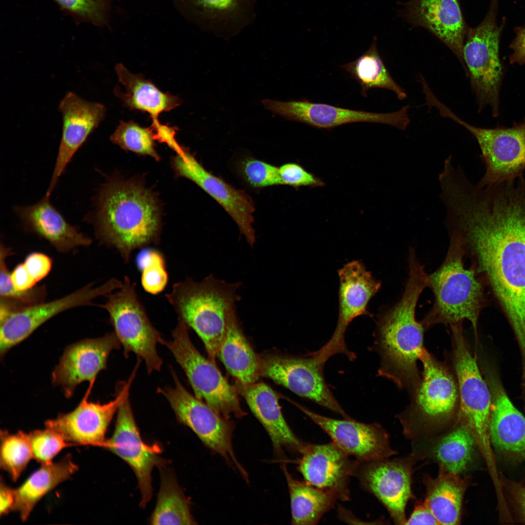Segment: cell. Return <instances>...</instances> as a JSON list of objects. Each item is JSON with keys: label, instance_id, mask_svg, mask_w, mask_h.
I'll list each match as a JSON object with an SVG mask.
<instances>
[{"label": "cell", "instance_id": "6da1fadb", "mask_svg": "<svg viewBox=\"0 0 525 525\" xmlns=\"http://www.w3.org/2000/svg\"><path fill=\"white\" fill-rule=\"evenodd\" d=\"M446 226L489 285L525 354V178L465 193L450 208Z\"/></svg>", "mask_w": 525, "mask_h": 525}, {"label": "cell", "instance_id": "7a4b0ae2", "mask_svg": "<svg viewBox=\"0 0 525 525\" xmlns=\"http://www.w3.org/2000/svg\"><path fill=\"white\" fill-rule=\"evenodd\" d=\"M409 276L401 298L377 322L372 350L380 358L377 376L393 382L410 395L421 378L418 362L425 331L415 316L419 298L428 287V274L415 256L408 259Z\"/></svg>", "mask_w": 525, "mask_h": 525}, {"label": "cell", "instance_id": "3957f363", "mask_svg": "<svg viewBox=\"0 0 525 525\" xmlns=\"http://www.w3.org/2000/svg\"><path fill=\"white\" fill-rule=\"evenodd\" d=\"M97 236L116 249L126 263L132 252L159 242V211L154 196L132 181H112L98 197L94 220Z\"/></svg>", "mask_w": 525, "mask_h": 525}, {"label": "cell", "instance_id": "277c9868", "mask_svg": "<svg viewBox=\"0 0 525 525\" xmlns=\"http://www.w3.org/2000/svg\"><path fill=\"white\" fill-rule=\"evenodd\" d=\"M241 285L240 282H228L210 274L199 281L187 278L175 283L165 294L178 318L196 332L214 363L228 319L236 313Z\"/></svg>", "mask_w": 525, "mask_h": 525}, {"label": "cell", "instance_id": "5b68a950", "mask_svg": "<svg viewBox=\"0 0 525 525\" xmlns=\"http://www.w3.org/2000/svg\"><path fill=\"white\" fill-rule=\"evenodd\" d=\"M421 378L409 395L410 402L397 415L404 435L414 442L435 437L457 420L459 397L455 377L446 361L425 348L420 355Z\"/></svg>", "mask_w": 525, "mask_h": 525}, {"label": "cell", "instance_id": "8992f818", "mask_svg": "<svg viewBox=\"0 0 525 525\" xmlns=\"http://www.w3.org/2000/svg\"><path fill=\"white\" fill-rule=\"evenodd\" d=\"M450 235L445 258L434 272L428 275V287L434 301L420 322L425 331L438 324L450 326L467 320L477 336V324L484 302L482 283L472 267H465V252L459 239Z\"/></svg>", "mask_w": 525, "mask_h": 525}, {"label": "cell", "instance_id": "52a82bcc", "mask_svg": "<svg viewBox=\"0 0 525 525\" xmlns=\"http://www.w3.org/2000/svg\"><path fill=\"white\" fill-rule=\"evenodd\" d=\"M451 348L446 362L455 377L459 397L458 418L473 438L488 467L495 466L490 436L491 398L475 354L463 330V322L449 326Z\"/></svg>", "mask_w": 525, "mask_h": 525}, {"label": "cell", "instance_id": "ba28073f", "mask_svg": "<svg viewBox=\"0 0 525 525\" xmlns=\"http://www.w3.org/2000/svg\"><path fill=\"white\" fill-rule=\"evenodd\" d=\"M440 115L464 127L476 140L485 164V173L477 185L482 188L512 182L525 171V121L511 127L485 128L466 122L437 97L431 101Z\"/></svg>", "mask_w": 525, "mask_h": 525}, {"label": "cell", "instance_id": "9c48e42d", "mask_svg": "<svg viewBox=\"0 0 525 525\" xmlns=\"http://www.w3.org/2000/svg\"><path fill=\"white\" fill-rule=\"evenodd\" d=\"M189 329L178 318L173 339H163L161 344L169 350L184 370L197 398L228 420L232 416H245L235 386L228 382L214 362L199 353L189 337Z\"/></svg>", "mask_w": 525, "mask_h": 525}, {"label": "cell", "instance_id": "30bf717a", "mask_svg": "<svg viewBox=\"0 0 525 525\" xmlns=\"http://www.w3.org/2000/svg\"><path fill=\"white\" fill-rule=\"evenodd\" d=\"M106 296L105 304L98 306L108 313L125 358L133 352L144 360L148 373L159 371L162 360L157 345L163 339L151 324L138 298L135 283L125 276L121 287Z\"/></svg>", "mask_w": 525, "mask_h": 525}, {"label": "cell", "instance_id": "8fae6325", "mask_svg": "<svg viewBox=\"0 0 525 525\" xmlns=\"http://www.w3.org/2000/svg\"><path fill=\"white\" fill-rule=\"evenodd\" d=\"M175 386L158 388L177 420L187 426L208 447L222 456L245 480L247 474L236 457L232 443L233 425L207 404L190 394L172 369Z\"/></svg>", "mask_w": 525, "mask_h": 525}, {"label": "cell", "instance_id": "7c38bea8", "mask_svg": "<svg viewBox=\"0 0 525 525\" xmlns=\"http://www.w3.org/2000/svg\"><path fill=\"white\" fill-rule=\"evenodd\" d=\"M500 34L494 16L490 14L478 26L468 28L463 50L465 71L476 95L479 109L490 105L495 116L498 113L503 76L499 55Z\"/></svg>", "mask_w": 525, "mask_h": 525}, {"label": "cell", "instance_id": "4fadbf2b", "mask_svg": "<svg viewBox=\"0 0 525 525\" xmlns=\"http://www.w3.org/2000/svg\"><path fill=\"white\" fill-rule=\"evenodd\" d=\"M418 459L412 452L405 457L393 459L356 460L353 476L382 504L397 525H405L407 503L414 498L412 477L413 466Z\"/></svg>", "mask_w": 525, "mask_h": 525}, {"label": "cell", "instance_id": "5bb4252c", "mask_svg": "<svg viewBox=\"0 0 525 525\" xmlns=\"http://www.w3.org/2000/svg\"><path fill=\"white\" fill-rule=\"evenodd\" d=\"M260 358L261 377L271 379L344 419H351L326 383L323 373L325 363L311 353L304 356L271 354Z\"/></svg>", "mask_w": 525, "mask_h": 525}, {"label": "cell", "instance_id": "9a60e30c", "mask_svg": "<svg viewBox=\"0 0 525 525\" xmlns=\"http://www.w3.org/2000/svg\"><path fill=\"white\" fill-rule=\"evenodd\" d=\"M338 276L339 313L336 328L328 342L314 352L325 363L337 354H344L350 360L355 358L354 354L347 347L345 341L346 331L353 319L360 315H370L367 310L368 305L381 286V283L359 261H353L345 264L338 270Z\"/></svg>", "mask_w": 525, "mask_h": 525}, {"label": "cell", "instance_id": "2e32d148", "mask_svg": "<svg viewBox=\"0 0 525 525\" xmlns=\"http://www.w3.org/2000/svg\"><path fill=\"white\" fill-rule=\"evenodd\" d=\"M122 285V281L114 278L97 287L88 284L58 299L25 308L0 317L1 357L57 314L74 307L92 305L95 298L106 296Z\"/></svg>", "mask_w": 525, "mask_h": 525}, {"label": "cell", "instance_id": "e0dca14e", "mask_svg": "<svg viewBox=\"0 0 525 525\" xmlns=\"http://www.w3.org/2000/svg\"><path fill=\"white\" fill-rule=\"evenodd\" d=\"M262 103L266 109L286 120L320 129L331 130L348 123L367 122L387 124L404 130L410 122L408 105L394 112L380 113L314 103L305 99L287 102L267 99Z\"/></svg>", "mask_w": 525, "mask_h": 525}, {"label": "cell", "instance_id": "ac0fdd59", "mask_svg": "<svg viewBox=\"0 0 525 525\" xmlns=\"http://www.w3.org/2000/svg\"><path fill=\"white\" fill-rule=\"evenodd\" d=\"M138 368L135 367L127 382L117 385L116 396L113 400L105 404L88 402V399L94 385L90 383L85 396L73 411L47 420L45 422V427L56 431L72 445L101 446L105 440V434L113 416L129 396Z\"/></svg>", "mask_w": 525, "mask_h": 525}, {"label": "cell", "instance_id": "d6986e66", "mask_svg": "<svg viewBox=\"0 0 525 525\" xmlns=\"http://www.w3.org/2000/svg\"><path fill=\"white\" fill-rule=\"evenodd\" d=\"M480 364L491 394L490 436L492 447L510 462L525 461V417L511 401L495 367L482 359Z\"/></svg>", "mask_w": 525, "mask_h": 525}, {"label": "cell", "instance_id": "ffe728a7", "mask_svg": "<svg viewBox=\"0 0 525 525\" xmlns=\"http://www.w3.org/2000/svg\"><path fill=\"white\" fill-rule=\"evenodd\" d=\"M294 403L341 449L358 461L383 460L397 454L390 446L388 433L377 422L365 423L352 418L332 419Z\"/></svg>", "mask_w": 525, "mask_h": 525}, {"label": "cell", "instance_id": "44dd1931", "mask_svg": "<svg viewBox=\"0 0 525 525\" xmlns=\"http://www.w3.org/2000/svg\"><path fill=\"white\" fill-rule=\"evenodd\" d=\"M104 447L126 462L135 472L141 494L140 506L144 507L152 495V471L162 464L157 447L142 440L127 397L117 411L115 430L112 437L102 444Z\"/></svg>", "mask_w": 525, "mask_h": 525}, {"label": "cell", "instance_id": "7402d4cb", "mask_svg": "<svg viewBox=\"0 0 525 525\" xmlns=\"http://www.w3.org/2000/svg\"><path fill=\"white\" fill-rule=\"evenodd\" d=\"M174 164L179 175L196 184L225 210L252 247L256 242L253 228L255 208L250 196L209 172L184 150L177 154Z\"/></svg>", "mask_w": 525, "mask_h": 525}, {"label": "cell", "instance_id": "603a6c76", "mask_svg": "<svg viewBox=\"0 0 525 525\" xmlns=\"http://www.w3.org/2000/svg\"><path fill=\"white\" fill-rule=\"evenodd\" d=\"M121 345L115 333L111 332L69 346L52 372V383L61 387L66 397H71L81 383H94L98 374L106 368L111 352Z\"/></svg>", "mask_w": 525, "mask_h": 525}, {"label": "cell", "instance_id": "cb8c5ba5", "mask_svg": "<svg viewBox=\"0 0 525 525\" xmlns=\"http://www.w3.org/2000/svg\"><path fill=\"white\" fill-rule=\"evenodd\" d=\"M62 132L54 171L46 195L50 196L72 157L104 120L106 108L88 101L73 91L67 92L59 103Z\"/></svg>", "mask_w": 525, "mask_h": 525}, {"label": "cell", "instance_id": "d4e9b609", "mask_svg": "<svg viewBox=\"0 0 525 525\" xmlns=\"http://www.w3.org/2000/svg\"><path fill=\"white\" fill-rule=\"evenodd\" d=\"M298 469L311 485L333 494L342 501L350 499L349 483L356 460L333 441L322 444L306 443Z\"/></svg>", "mask_w": 525, "mask_h": 525}, {"label": "cell", "instance_id": "484cf974", "mask_svg": "<svg viewBox=\"0 0 525 525\" xmlns=\"http://www.w3.org/2000/svg\"><path fill=\"white\" fill-rule=\"evenodd\" d=\"M404 13L408 22L427 29L445 44L465 70L463 50L467 27L458 0H410Z\"/></svg>", "mask_w": 525, "mask_h": 525}, {"label": "cell", "instance_id": "4316f807", "mask_svg": "<svg viewBox=\"0 0 525 525\" xmlns=\"http://www.w3.org/2000/svg\"><path fill=\"white\" fill-rule=\"evenodd\" d=\"M235 387L265 429L276 453L281 454L287 450L300 454L306 442L296 436L288 425L274 390L262 382L243 384L236 381Z\"/></svg>", "mask_w": 525, "mask_h": 525}, {"label": "cell", "instance_id": "83f0119b", "mask_svg": "<svg viewBox=\"0 0 525 525\" xmlns=\"http://www.w3.org/2000/svg\"><path fill=\"white\" fill-rule=\"evenodd\" d=\"M418 441L424 444V449L413 452L419 459L428 458L437 463L439 469L460 475L471 468L478 449L473 438L458 416L446 431Z\"/></svg>", "mask_w": 525, "mask_h": 525}, {"label": "cell", "instance_id": "f1b7e54d", "mask_svg": "<svg viewBox=\"0 0 525 525\" xmlns=\"http://www.w3.org/2000/svg\"><path fill=\"white\" fill-rule=\"evenodd\" d=\"M49 197L45 195L35 204L16 209L24 224L59 252H67L89 245L91 239L69 224L52 206Z\"/></svg>", "mask_w": 525, "mask_h": 525}, {"label": "cell", "instance_id": "f546056e", "mask_svg": "<svg viewBox=\"0 0 525 525\" xmlns=\"http://www.w3.org/2000/svg\"><path fill=\"white\" fill-rule=\"evenodd\" d=\"M115 71L123 89L117 86L114 94L124 106L149 114L152 120L181 104L178 96L161 91L151 80L141 74L131 72L123 64L118 63Z\"/></svg>", "mask_w": 525, "mask_h": 525}, {"label": "cell", "instance_id": "4dcf8cb0", "mask_svg": "<svg viewBox=\"0 0 525 525\" xmlns=\"http://www.w3.org/2000/svg\"><path fill=\"white\" fill-rule=\"evenodd\" d=\"M424 503L439 525H458L461 518L464 496L469 486V478L439 469L438 475H424Z\"/></svg>", "mask_w": 525, "mask_h": 525}, {"label": "cell", "instance_id": "1f68e13d", "mask_svg": "<svg viewBox=\"0 0 525 525\" xmlns=\"http://www.w3.org/2000/svg\"><path fill=\"white\" fill-rule=\"evenodd\" d=\"M78 466L69 455L59 461L42 464L20 486L15 489L13 510L26 521L36 504L59 484L78 471Z\"/></svg>", "mask_w": 525, "mask_h": 525}, {"label": "cell", "instance_id": "d6a6232c", "mask_svg": "<svg viewBox=\"0 0 525 525\" xmlns=\"http://www.w3.org/2000/svg\"><path fill=\"white\" fill-rule=\"evenodd\" d=\"M228 372L243 384L257 382L260 376V358L245 336L236 313L229 318L218 355Z\"/></svg>", "mask_w": 525, "mask_h": 525}, {"label": "cell", "instance_id": "836d02e7", "mask_svg": "<svg viewBox=\"0 0 525 525\" xmlns=\"http://www.w3.org/2000/svg\"><path fill=\"white\" fill-rule=\"evenodd\" d=\"M282 468L290 494L292 524H317L323 516L333 508L337 497L305 481L293 478L285 465Z\"/></svg>", "mask_w": 525, "mask_h": 525}, {"label": "cell", "instance_id": "e575fe53", "mask_svg": "<svg viewBox=\"0 0 525 525\" xmlns=\"http://www.w3.org/2000/svg\"><path fill=\"white\" fill-rule=\"evenodd\" d=\"M376 39L369 49L355 60L345 64V70L361 87V94L367 97V91L379 88L391 90L400 100L406 98L405 89L394 80L378 51Z\"/></svg>", "mask_w": 525, "mask_h": 525}, {"label": "cell", "instance_id": "d590c367", "mask_svg": "<svg viewBox=\"0 0 525 525\" xmlns=\"http://www.w3.org/2000/svg\"><path fill=\"white\" fill-rule=\"evenodd\" d=\"M153 525H193L189 503L175 479L163 473L157 503L151 518Z\"/></svg>", "mask_w": 525, "mask_h": 525}, {"label": "cell", "instance_id": "8d00e7d4", "mask_svg": "<svg viewBox=\"0 0 525 525\" xmlns=\"http://www.w3.org/2000/svg\"><path fill=\"white\" fill-rule=\"evenodd\" d=\"M214 31H237L245 25L253 0H190Z\"/></svg>", "mask_w": 525, "mask_h": 525}, {"label": "cell", "instance_id": "74e56055", "mask_svg": "<svg viewBox=\"0 0 525 525\" xmlns=\"http://www.w3.org/2000/svg\"><path fill=\"white\" fill-rule=\"evenodd\" d=\"M0 466L16 481L34 458L29 435L22 431L0 432Z\"/></svg>", "mask_w": 525, "mask_h": 525}, {"label": "cell", "instance_id": "f35d334b", "mask_svg": "<svg viewBox=\"0 0 525 525\" xmlns=\"http://www.w3.org/2000/svg\"><path fill=\"white\" fill-rule=\"evenodd\" d=\"M110 140L124 149L158 158L151 127H142L133 121H122L110 136Z\"/></svg>", "mask_w": 525, "mask_h": 525}, {"label": "cell", "instance_id": "ab89813d", "mask_svg": "<svg viewBox=\"0 0 525 525\" xmlns=\"http://www.w3.org/2000/svg\"><path fill=\"white\" fill-rule=\"evenodd\" d=\"M141 272V284L145 292L158 295L166 288L169 280L166 260L163 254L154 248H144L137 258Z\"/></svg>", "mask_w": 525, "mask_h": 525}, {"label": "cell", "instance_id": "60d3db41", "mask_svg": "<svg viewBox=\"0 0 525 525\" xmlns=\"http://www.w3.org/2000/svg\"><path fill=\"white\" fill-rule=\"evenodd\" d=\"M12 253L11 249L1 244L0 249V298L11 301L19 309L42 303L47 295L44 286L34 287L24 291L16 290L12 284L6 259Z\"/></svg>", "mask_w": 525, "mask_h": 525}, {"label": "cell", "instance_id": "b9f144b4", "mask_svg": "<svg viewBox=\"0 0 525 525\" xmlns=\"http://www.w3.org/2000/svg\"><path fill=\"white\" fill-rule=\"evenodd\" d=\"M28 435L33 458L41 465L52 462L53 458L61 450L72 445L56 431L48 427L34 430Z\"/></svg>", "mask_w": 525, "mask_h": 525}, {"label": "cell", "instance_id": "7bdbcfd3", "mask_svg": "<svg viewBox=\"0 0 525 525\" xmlns=\"http://www.w3.org/2000/svg\"><path fill=\"white\" fill-rule=\"evenodd\" d=\"M240 171L252 187L264 188L282 185L279 167L255 158H246L240 164Z\"/></svg>", "mask_w": 525, "mask_h": 525}, {"label": "cell", "instance_id": "ee69618b", "mask_svg": "<svg viewBox=\"0 0 525 525\" xmlns=\"http://www.w3.org/2000/svg\"><path fill=\"white\" fill-rule=\"evenodd\" d=\"M68 11L96 24L105 19L103 0H55Z\"/></svg>", "mask_w": 525, "mask_h": 525}, {"label": "cell", "instance_id": "f6af8a7d", "mask_svg": "<svg viewBox=\"0 0 525 525\" xmlns=\"http://www.w3.org/2000/svg\"><path fill=\"white\" fill-rule=\"evenodd\" d=\"M279 171L282 185L295 188L324 185V182L320 178L296 163L284 164L279 167Z\"/></svg>", "mask_w": 525, "mask_h": 525}, {"label": "cell", "instance_id": "bcb514c9", "mask_svg": "<svg viewBox=\"0 0 525 525\" xmlns=\"http://www.w3.org/2000/svg\"><path fill=\"white\" fill-rule=\"evenodd\" d=\"M499 480L517 520L525 524V485L508 479L502 475Z\"/></svg>", "mask_w": 525, "mask_h": 525}, {"label": "cell", "instance_id": "7dc6e473", "mask_svg": "<svg viewBox=\"0 0 525 525\" xmlns=\"http://www.w3.org/2000/svg\"><path fill=\"white\" fill-rule=\"evenodd\" d=\"M28 272L38 282L46 277L52 266L51 259L40 252H33L28 255L23 262Z\"/></svg>", "mask_w": 525, "mask_h": 525}, {"label": "cell", "instance_id": "c3c4849f", "mask_svg": "<svg viewBox=\"0 0 525 525\" xmlns=\"http://www.w3.org/2000/svg\"><path fill=\"white\" fill-rule=\"evenodd\" d=\"M151 128L155 140L166 143L177 153L183 151L175 140V136L177 129L161 123L158 120H152Z\"/></svg>", "mask_w": 525, "mask_h": 525}, {"label": "cell", "instance_id": "681fc988", "mask_svg": "<svg viewBox=\"0 0 525 525\" xmlns=\"http://www.w3.org/2000/svg\"><path fill=\"white\" fill-rule=\"evenodd\" d=\"M10 278L14 288L18 291L30 290L35 287L37 283L28 272L23 262L17 265L10 273Z\"/></svg>", "mask_w": 525, "mask_h": 525}, {"label": "cell", "instance_id": "f907efd6", "mask_svg": "<svg viewBox=\"0 0 525 525\" xmlns=\"http://www.w3.org/2000/svg\"><path fill=\"white\" fill-rule=\"evenodd\" d=\"M439 525L434 514L424 502H418L407 519L405 525Z\"/></svg>", "mask_w": 525, "mask_h": 525}, {"label": "cell", "instance_id": "816d5d0a", "mask_svg": "<svg viewBox=\"0 0 525 525\" xmlns=\"http://www.w3.org/2000/svg\"><path fill=\"white\" fill-rule=\"evenodd\" d=\"M510 48L513 51L509 58L510 63L525 65V28L517 31L516 36L512 42Z\"/></svg>", "mask_w": 525, "mask_h": 525}, {"label": "cell", "instance_id": "f5cc1de1", "mask_svg": "<svg viewBox=\"0 0 525 525\" xmlns=\"http://www.w3.org/2000/svg\"><path fill=\"white\" fill-rule=\"evenodd\" d=\"M15 489L8 486L2 479L0 485V514L1 516L13 510L15 503Z\"/></svg>", "mask_w": 525, "mask_h": 525}, {"label": "cell", "instance_id": "db71d44e", "mask_svg": "<svg viewBox=\"0 0 525 525\" xmlns=\"http://www.w3.org/2000/svg\"><path fill=\"white\" fill-rule=\"evenodd\" d=\"M337 514L339 519L346 523L351 524H369L373 523L366 522L359 520L349 510L342 506H338Z\"/></svg>", "mask_w": 525, "mask_h": 525}]
</instances>
